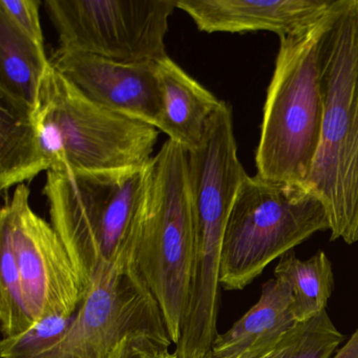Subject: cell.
Returning a JSON list of instances; mask_svg holds the SVG:
<instances>
[{
  "mask_svg": "<svg viewBox=\"0 0 358 358\" xmlns=\"http://www.w3.org/2000/svg\"><path fill=\"white\" fill-rule=\"evenodd\" d=\"M274 278L284 282L292 293V312L296 324H305L326 311L334 289L332 264L318 250L303 261L292 251L280 257Z\"/></svg>",
  "mask_w": 358,
  "mask_h": 358,
  "instance_id": "cell-17",
  "label": "cell"
},
{
  "mask_svg": "<svg viewBox=\"0 0 358 358\" xmlns=\"http://www.w3.org/2000/svg\"><path fill=\"white\" fill-rule=\"evenodd\" d=\"M50 62L96 103L158 129L162 99L156 62H115L59 50Z\"/></svg>",
  "mask_w": 358,
  "mask_h": 358,
  "instance_id": "cell-11",
  "label": "cell"
},
{
  "mask_svg": "<svg viewBox=\"0 0 358 358\" xmlns=\"http://www.w3.org/2000/svg\"><path fill=\"white\" fill-rule=\"evenodd\" d=\"M247 176L238 156L231 106L222 101L200 145L187 152L196 250L222 252L228 217Z\"/></svg>",
  "mask_w": 358,
  "mask_h": 358,
  "instance_id": "cell-10",
  "label": "cell"
},
{
  "mask_svg": "<svg viewBox=\"0 0 358 358\" xmlns=\"http://www.w3.org/2000/svg\"><path fill=\"white\" fill-rule=\"evenodd\" d=\"M327 11L278 37L255 152L257 175L263 179L305 186L309 179L322 136L318 50Z\"/></svg>",
  "mask_w": 358,
  "mask_h": 358,
  "instance_id": "cell-4",
  "label": "cell"
},
{
  "mask_svg": "<svg viewBox=\"0 0 358 358\" xmlns=\"http://www.w3.org/2000/svg\"><path fill=\"white\" fill-rule=\"evenodd\" d=\"M30 194L20 184L6 204L27 307L35 322L73 316L85 301V285L53 226L33 210Z\"/></svg>",
  "mask_w": 358,
  "mask_h": 358,
  "instance_id": "cell-9",
  "label": "cell"
},
{
  "mask_svg": "<svg viewBox=\"0 0 358 358\" xmlns=\"http://www.w3.org/2000/svg\"><path fill=\"white\" fill-rule=\"evenodd\" d=\"M332 0H178L201 32L243 33L267 31L278 35L293 32L314 22Z\"/></svg>",
  "mask_w": 358,
  "mask_h": 358,
  "instance_id": "cell-12",
  "label": "cell"
},
{
  "mask_svg": "<svg viewBox=\"0 0 358 358\" xmlns=\"http://www.w3.org/2000/svg\"><path fill=\"white\" fill-rule=\"evenodd\" d=\"M156 68L162 99L158 129L187 152L194 150L222 101L169 55L157 60Z\"/></svg>",
  "mask_w": 358,
  "mask_h": 358,
  "instance_id": "cell-13",
  "label": "cell"
},
{
  "mask_svg": "<svg viewBox=\"0 0 358 358\" xmlns=\"http://www.w3.org/2000/svg\"><path fill=\"white\" fill-rule=\"evenodd\" d=\"M41 0H0V13L7 16L18 30L45 47V37L41 24Z\"/></svg>",
  "mask_w": 358,
  "mask_h": 358,
  "instance_id": "cell-21",
  "label": "cell"
},
{
  "mask_svg": "<svg viewBox=\"0 0 358 358\" xmlns=\"http://www.w3.org/2000/svg\"><path fill=\"white\" fill-rule=\"evenodd\" d=\"M303 324H297L275 343L240 351L217 352L209 350L198 358H289L294 351L303 331Z\"/></svg>",
  "mask_w": 358,
  "mask_h": 358,
  "instance_id": "cell-22",
  "label": "cell"
},
{
  "mask_svg": "<svg viewBox=\"0 0 358 358\" xmlns=\"http://www.w3.org/2000/svg\"><path fill=\"white\" fill-rule=\"evenodd\" d=\"M292 312V293L273 278L262 287L261 296L231 328L219 334L210 350L240 351L270 345L296 326Z\"/></svg>",
  "mask_w": 358,
  "mask_h": 358,
  "instance_id": "cell-15",
  "label": "cell"
},
{
  "mask_svg": "<svg viewBox=\"0 0 358 358\" xmlns=\"http://www.w3.org/2000/svg\"><path fill=\"white\" fill-rule=\"evenodd\" d=\"M331 358H358V328Z\"/></svg>",
  "mask_w": 358,
  "mask_h": 358,
  "instance_id": "cell-24",
  "label": "cell"
},
{
  "mask_svg": "<svg viewBox=\"0 0 358 358\" xmlns=\"http://www.w3.org/2000/svg\"><path fill=\"white\" fill-rule=\"evenodd\" d=\"M51 169L35 114L0 99V189H10Z\"/></svg>",
  "mask_w": 358,
  "mask_h": 358,
  "instance_id": "cell-16",
  "label": "cell"
},
{
  "mask_svg": "<svg viewBox=\"0 0 358 358\" xmlns=\"http://www.w3.org/2000/svg\"><path fill=\"white\" fill-rule=\"evenodd\" d=\"M145 338L173 345L158 303L125 259L100 270L66 333L32 358H118Z\"/></svg>",
  "mask_w": 358,
  "mask_h": 358,
  "instance_id": "cell-7",
  "label": "cell"
},
{
  "mask_svg": "<svg viewBox=\"0 0 358 358\" xmlns=\"http://www.w3.org/2000/svg\"><path fill=\"white\" fill-rule=\"evenodd\" d=\"M343 333L327 311L303 324L301 337L289 358H331L343 345Z\"/></svg>",
  "mask_w": 358,
  "mask_h": 358,
  "instance_id": "cell-20",
  "label": "cell"
},
{
  "mask_svg": "<svg viewBox=\"0 0 358 358\" xmlns=\"http://www.w3.org/2000/svg\"><path fill=\"white\" fill-rule=\"evenodd\" d=\"M74 315L43 318L22 334L3 338L0 341V358H32L38 355L66 333Z\"/></svg>",
  "mask_w": 358,
  "mask_h": 358,
  "instance_id": "cell-19",
  "label": "cell"
},
{
  "mask_svg": "<svg viewBox=\"0 0 358 358\" xmlns=\"http://www.w3.org/2000/svg\"><path fill=\"white\" fill-rule=\"evenodd\" d=\"M50 66L45 47L0 13V99L35 114Z\"/></svg>",
  "mask_w": 358,
  "mask_h": 358,
  "instance_id": "cell-14",
  "label": "cell"
},
{
  "mask_svg": "<svg viewBox=\"0 0 358 358\" xmlns=\"http://www.w3.org/2000/svg\"><path fill=\"white\" fill-rule=\"evenodd\" d=\"M169 348L154 339H141L131 343L118 358H177Z\"/></svg>",
  "mask_w": 358,
  "mask_h": 358,
  "instance_id": "cell-23",
  "label": "cell"
},
{
  "mask_svg": "<svg viewBox=\"0 0 358 358\" xmlns=\"http://www.w3.org/2000/svg\"><path fill=\"white\" fill-rule=\"evenodd\" d=\"M148 163L117 171H47L43 192L51 225L87 293L100 270L131 257Z\"/></svg>",
  "mask_w": 358,
  "mask_h": 358,
  "instance_id": "cell-3",
  "label": "cell"
},
{
  "mask_svg": "<svg viewBox=\"0 0 358 358\" xmlns=\"http://www.w3.org/2000/svg\"><path fill=\"white\" fill-rule=\"evenodd\" d=\"M59 51L121 62L166 56L165 36L178 0H47Z\"/></svg>",
  "mask_w": 358,
  "mask_h": 358,
  "instance_id": "cell-8",
  "label": "cell"
},
{
  "mask_svg": "<svg viewBox=\"0 0 358 358\" xmlns=\"http://www.w3.org/2000/svg\"><path fill=\"white\" fill-rule=\"evenodd\" d=\"M320 148L308 188L322 201L331 240L358 242V0H332L318 50Z\"/></svg>",
  "mask_w": 358,
  "mask_h": 358,
  "instance_id": "cell-1",
  "label": "cell"
},
{
  "mask_svg": "<svg viewBox=\"0 0 358 358\" xmlns=\"http://www.w3.org/2000/svg\"><path fill=\"white\" fill-rule=\"evenodd\" d=\"M0 328L3 338L22 334L35 320L24 299L7 205L0 213Z\"/></svg>",
  "mask_w": 358,
  "mask_h": 358,
  "instance_id": "cell-18",
  "label": "cell"
},
{
  "mask_svg": "<svg viewBox=\"0 0 358 358\" xmlns=\"http://www.w3.org/2000/svg\"><path fill=\"white\" fill-rule=\"evenodd\" d=\"M194 238L187 150L167 140L148 163L131 261L158 303L175 345L179 343L185 317Z\"/></svg>",
  "mask_w": 358,
  "mask_h": 358,
  "instance_id": "cell-2",
  "label": "cell"
},
{
  "mask_svg": "<svg viewBox=\"0 0 358 358\" xmlns=\"http://www.w3.org/2000/svg\"><path fill=\"white\" fill-rule=\"evenodd\" d=\"M50 171H106L148 164L159 129L83 95L53 66L35 113Z\"/></svg>",
  "mask_w": 358,
  "mask_h": 358,
  "instance_id": "cell-5",
  "label": "cell"
},
{
  "mask_svg": "<svg viewBox=\"0 0 358 358\" xmlns=\"http://www.w3.org/2000/svg\"><path fill=\"white\" fill-rule=\"evenodd\" d=\"M326 230V208L307 186L247 176L224 232L222 288L243 290L272 262Z\"/></svg>",
  "mask_w": 358,
  "mask_h": 358,
  "instance_id": "cell-6",
  "label": "cell"
}]
</instances>
